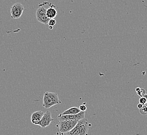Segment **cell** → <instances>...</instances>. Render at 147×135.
Here are the masks:
<instances>
[{"label":"cell","instance_id":"6da1fadb","mask_svg":"<svg viewBox=\"0 0 147 135\" xmlns=\"http://www.w3.org/2000/svg\"><path fill=\"white\" fill-rule=\"evenodd\" d=\"M91 124L89 123L87 119L84 118L79 121L73 129L65 135H86L88 133L89 128Z\"/></svg>","mask_w":147,"mask_h":135},{"label":"cell","instance_id":"7a4b0ae2","mask_svg":"<svg viewBox=\"0 0 147 135\" xmlns=\"http://www.w3.org/2000/svg\"><path fill=\"white\" fill-rule=\"evenodd\" d=\"M58 94L55 93L47 92L44 93L43 98V106L45 109H49L54 105L61 103Z\"/></svg>","mask_w":147,"mask_h":135},{"label":"cell","instance_id":"3957f363","mask_svg":"<svg viewBox=\"0 0 147 135\" xmlns=\"http://www.w3.org/2000/svg\"><path fill=\"white\" fill-rule=\"evenodd\" d=\"M79 121L73 120L59 121V132H60L61 135H65L66 133L73 129Z\"/></svg>","mask_w":147,"mask_h":135},{"label":"cell","instance_id":"277c9868","mask_svg":"<svg viewBox=\"0 0 147 135\" xmlns=\"http://www.w3.org/2000/svg\"><path fill=\"white\" fill-rule=\"evenodd\" d=\"M36 15L37 20L42 24H48L49 20L50 19L47 15V9L43 6H39L38 9H37Z\"/></svg>","mask_w":147,"mask_h":135},{"label":"cell","instance_id":"5b68a950","mask_svg":"<svg viewBox=\"0 0 147 135\" xmlns=\"http://www.w3.org/2000/svg\"><path fill=\"white\" fill-rule=\"evenodd\" d=\"M24 10V5L19 3L14 4L11 9V18L12 19H18L21 16Z\"/></svg>","mask_w":147,"mask_h":135},{"label":"cell","instance_id":"8992f818","mask_svg":"<svg viewBox=\"0 0 147 135\" xmlns=\"http://www.w3.org/2000/svg\"><path fill=\"white\" fill-rule=\"evenodd\" d=\"M86 111H80L77 114H69V115H59L57 118L59 121L66 120H80L84 119L85 116Z\"/></svg>","mask_w":147,"mask_h":135},{"label":"cell","instance_id":"52a82bcc","mask_svg":"<svg viewBox=\"0 0 147 135\" xmlns=\"http://www.w3.org/2000/svg\"><path fill=\"white\" fill-rule=\"evenodd\" d=\"M54 121V119L52 117V114L50 111H47L44 113L39 122V126L43 128L49 126L51 122Z\"/></svg>","mask_w":147,"mask_h":135},{"label":"cell","instance_id":"ba28073f","mask_svg":"<svg viewBox=\"0 0 147 135\" xmlns=\"http://www.w3.org/2000/svg\"><path fill=\"white\" fill-rule=\"evenodd\" d=\"M44 113H45L42 111H37L34 112L33 113L31 114V123L35 125H39V122Z\"/></svg>","mask_w":147,"mask_h":135},{"label":"cell","instance_id":"9c48e42d","mask_svg":"<svg viewBox=\"0 0 147 135\" xmlns=\"http://www.w3.org/2000/svg\"><path fill=\"white\" fill-rule=\"evenodd\" d=\"M80 110L79 108L77 107H72L69 108V109L64 111L63 113H61L60 115H69V114H77L80 112Z\"/></svg>","mask_w":147,"mask_h":135},{"label":"cell","instance_id":"30bf717a","mask_svg":"<svg viewBox=\"0 0 147 135\" xmlns=\"http://www.w3.org/2000/svg\"><path fill=\"white\" fill-rule=\"evenodd\" d=\"M57 11L53 7L47 9V15L50 19H54L57 16Z\"/></svg>","mask_w":147,"mask_h":135},{"label":"cell","instance_id":"8fae6325","mask_svg":"<svg viewBox=\"0 0 147 135\" xmlns=\"http://www.w3.org/2000/svg\"><path fill=\"white\" fill-rule=\"evenodd\" d=\"M139 112L142 115H146L147 114V106L143 105L142 108L139 109Z\"/></svg>","mask_w":147,"mask_h":135},{"label":"cell","instance_id":"7c38bea8","mask_svg":"<svg viewBox=\"0 0 147 135\" xmlns=\"http://www.w3.org/2000/svg\"><path fill=\"white\" fill-rule=\"evenodd\" d=\"M146 90H144V88H140V89L138 90L137 92H136V93L137 94V95H138V96L142 97V96H144V95L146 94Z\"/></svg>","mask_w":147,"mask_h":135},{"label":"cell","instance_id":"4fadbf2b","mask_svg":"<svg viewBox=\"0 0 147 135\" xmlns=\"http://www.w3.org/2000/svg\"><path fill=\"white\" fill-rule=\"evenodd\" d=\"M56 23H57V21L54 19H50L49 21L48 24L49 26H53V27L54 25H55Z\"/></svg>","mask_w":147,"mask_h":135},{"label":"cell","instance_id":"5bb4252c","mask_svg":"<svg viewBox=\"0 0 147 135\" xmlns=\"http://www.w3.org/2000/svg\"><path fill=\"white\" fill-rule=\"evenodd\" d=\"M139 103H140L143 105H144L147 103V99L144 96L140 97L139 99Z\"/></svg>","mask_w":147,"mask_h":135},{"label":"cell","instance_id":"9a60e30c","mask_svg":"<svg viewBox=\"0 0 147 135\" xmlns=\"http://www.w3.org/2000/svg\"><path fill=\"white\" fill-rule=\"evenodd\" d=\"M79 109L80 110V111H86L87 110V107L85 105H80L79 107Z\"/></svg>","mask_w":147,"mask_h":135},{"label":"cell","instance_id":"2e32d148","mask_svg":"<svg viewBox=\"0 0 147 135\" xmlns=\"http://www.w3.org/2000/svg\"><path fill=\"white\" fill-rule=\"evenodd\" d=\"M143 105H142L141 103H139V104H138V105H137V107H138V109H140V108H142V107L143 106Z\"/></svg>","mask_w":147,"mask_h":135},{"label":"cell","instance_id":"e0dca14e","mask_svg":"<svg viewBox=\"0 0 147 135\" xmlns=\"http://www.w3.org/2000/svg\"><path fill=\"white\" fill-rule=\"evenodd\" d=\"M140 89V88H139V87H137V88H136V92H137L138 90H139Z\"/></svg>","mask_w":147,"mask_h":135},{"label":"cell","instance_id":"ac0fdd59","mask_svg":"<svg viewBox=\"0 0 147 135\" xmlns=\"http://www.w3.org/2000/svg\"><path fill=\"white\" fill-rule=\"evenodd\" d=\"M144 97L146 98V99H147V94H145V95H144Z\"/></svg>","mask_w":147,"mask_h":135},{"label":"cell","instance_id":"d6986e66","mask_svg":"<svg viewBox=\"0 0 147 135\" xmlns=\"http://www.w3.org/2000/svg\"><path fill=\"white\" fill-rule=\"evenodd\" d=\"M53 26H49V29H50L52 30V29H53Z\"/></svg>","mask_w":147,"mask_h":135}]
</instances>
